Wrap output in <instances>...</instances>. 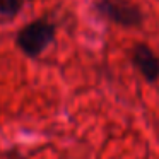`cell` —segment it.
<instances>
[{
  "instance_id": "obj_2",
  "label": "cell",
  "mask_w": 159,
  "mask_h": 159,
  "mask_svg": "<svg viewBox=\"0 0 159 159\" xmlns=\"http://www.w3.org/2000/svg\"><path fill=\"white\" fill-rule=\"evenodd\" d=\"M94 7L101 17L125 29H137L144 24V12L132 0H98Z\"/></svg>"
},
{
  "instance_id": "obj_5",
  "label": "cell",
  "mask_w": 159,
  "mask_h": 159,
  "mask_svg": "<svg viewBox=\"0 0 159 159\" xmlns=\"http://www.w3.org/2000/svg\"><path fill=\"white\" fill-rule=\"evenodd\" d=\"M5 157L7 159H28L26 156H22L17 149H11V151H7L5 152Z\"/></svg>"
},
{
  "instance_id": "obj_3",
  "label": "cell",
  "mask_w": 159,
  "mask_h": 159,
  "mask_svg": "<svg viewBox=\"0 0 159 159\" xmlns=\"http://www.w3.org/2000/svg\"><path fill=\"white\" fill-rule=\"evenodd\" d=\"M132 63L147 82L154 84L159 80V57L149 45L135 43L134 50H132Z\"/></svg>"
},
{
  "instance_id": "obj_1",
  "label": "cell",
  "mask_w": 159,
  "mask_h": 159,
  "mask_svg": "<svg viewBox=\"0 0 159 159\" xmlns=\"http://www.w3.org/2000/svg\"><path fill=\"white\" fill-rule=\"evenodd\" d=\"M57 38V26L41 17L28 22L16 34V46L29 58H38Z\"/></svg>"
},
{
  "instance_id": "obj_4",
  "label": "cell",
  "mask_w": 159,
  "mask_h": 159,
  "mask_svg": "<svg viewBox=\"0 0 159 159\" xmlns=\"http://www.w3.org/2000/svg\"><path fill=\"white\" fill-rule=\"evenodd\" d=\"M26 0H0V17L14 19L24 9Z\"/></svg>"
}]
</instances>
